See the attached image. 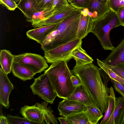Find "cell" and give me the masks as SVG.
<instances>
[{
	"label": "cell",
	"mask_w": 124,
	"mask_h": 124,
	"mask_svg": "<svg viewBox=\"0 0 124 124\" xmlns=\"http://www.w3.org/2000/svg\"><path fill=\"white\" fill-rule=\"evenodd\" d=\"M71 71L79 78L93 102L105 113L108 105L109 88L107 86L108 80L103 76L101 69L92 63Z\"/></svg>",
	"instance_id": "cell-1"
},
{
	"label": "cell",
	"mask_w": 124,
	"mask_h": 124,
	"mask_svg": "<svg viewBox=\"0 0 124 124\" xmlns=\"http://www.w3.org/2000/svg\"><path fill=\"white\" fill-rule=\"evenodd\" d=\"M81 10L77 9L58 23L41 45V49L44 52L78 38L77 33Z\"/></svg>",
	"instance_id": "cell-2"
},
{
	"label": "cell",
	"mask_w": 124,
	"mask_h": 124,
	"mask_svg": "<svg viewBox=\"0 0 124 124\" xmlns=\"http://www.w3.org/2000/svg\"><path fill=\"white\" fill-rule=\"evenodd\" d=\"M67 63L62 61L51 64L44 72L48 77L57 96L63 99H67L76 87L72 84L71 78L73 75Z\"/></svg>",
	"instance_id": "cell-3"
},
{
	"label": "cell",
	"mask_w": 124,
	"mask_h": 124,
	"mask_svg": "<svg viewBox=\"0 0 124 124\" xmlns=\"http://www.w3.org/2000/svg\"><path fill=\"white\" fill-rule=\"evenodd\" d=\"M121 26L117 13L110 11L98 20L93 22L90 32L97 38L105 50L112 51L115 48L110 41L109 33L113 29Z\"/></svg>",
	"instance_id": "cell-4"
},
{
	"label": "cell",
	"mask_w": 124,
	"mask_h": 124,
	"mask_svg": "<svg viewBox=\"0 0 124 124\" xmlns=\"http://www.w3.org/2000/svg\"><path fill=\"white\" fill-rule=\"evenodd\" d=\"M48 104L45 101L41 103L36 102L32 106L25 105L21 108L20 113L23 117L35 124H57V118L51 108L48 107Z\"/></svg>",
	"instance_id": "cell-5"
},
{
	"label": "cell",
	"mask_w": 124,
	"mask_h": 124,
	"mask_svg": "<svg viewBox=\"0 0 124 124\" xmlns=\"http://www.w3.org/2000/svg\"><path fill=\"white\" fill-rule=\"evenodd\" d=\"M82 42V39L77 38L44 52V57L47 62L49 63L52 64L62 61L67 62L72 58V52Z\"/></svg>",
	"instance_id": "cell-6"
},
{
	"label": "cell",
	"mask_w": 124,
	"mask_h": 124,
	"mask_svg": "<svg viewBox=\"0 0 124 124\" xmlns=\"http://www.w3.org/2000/svg\"><path fill=\"white\" fill-rule=\"evenodd\" d=\"M30 87L33 94L37 95L51 104L54 103V100L57 96L48 77L44 73L34 79Z\"/></svg>",
	"instance_id": "cell-7"
},
{
	"label": "cell",
	"mask_w": 124,
	"mask_h": 124,
	"mask_svg": "<svg viewBox=\"0 0 124 124\" xmlns=\"http://www.w3.org/2000/svg\"><path fill=\"white\" fill-rule=\"evenodd\" d=\"M14 61L18 62L36 74L40 73L48 67L46 59L41 55L25 53L15 55Z\"/></svg>",
	"instance_id": "cell-8"
},
{
	"label": "cell",
	"mask_w": 124,
	"mask_h": 124,
	"mask_svg": "<svg viewBox=\"0 0 124 124\" xmlns=\"http://www.w3.org/2000/svg\"><path fill=\"white\" fill-rule=\"evenodd\" d=\"M77 10L70 5L55 12L46 19L31 24L35 28L59 23L68 17Z\"/></svg>",
	"instance_id": "cell-9"
},
{
	"label": "cell",
	"mask_w": 124,
	"mask_h": 124,
	"mask_svg": "<svg viewBox=\"0 0 124 124\" xmlns=\"http://www.w3.org/2000/svg\"><path fill=\"white\" fill-rule=\"evenodd\" d=\"M8 75L0 68V103L5 108L10 106L9 98L14 86L9 79Z\"/></svg>",
	"instance_id": "cell-10"
},
{
	"label": "cell",
	"mask_w": 124,
	"mask_h": 124,
	"mask_svg": "<svg viewBox=\"0 0 124 124\" xmlns=\"http://www.w3.org/2000/svg\"><path fill=\"white\" fill-rule=\"evenodd\" d=\"M86 8L93 22L102 17L110 11L108 1L106 2L103 0H90Z\"/></svg>",
	"instance_id": "cell-11"
},
{
	"label": "cell",
	"mask_w": 124,
	"mask_h": 124,
	"mask_svg": "<svg viewBox=\"0 0 124 124\" xmlns=\"http://www.w3.org/2000/svg\"><path fill=\"white\" fill-rule=\"evenodd\" d=\"M86 106L82 103L72 100L64 99L59 102L58 109L59 114L64 116L85 111Z\"/></svg>",
	"instance_id": "cell-12"
},
{
	"label": "cell",
	"mask_w": 124,
	"mask_h": 124,
	"mask_svg": "<svg viewBox=\"0 0 124 124\" xmlns=\"http://www.w3.org/2000/svg\"><path fill=\"white\" fill-rule=\"evenodd\" d=\"M58 23L44 26L29 30L26 33L27 37L29 39L36 41L41 45Z\"/></svg>",
	"instance_id": "cell-13"
},
{
	"label": "cell",
	"mask_w": 124,
	"mask_h": 124,
	"mask_svg": "<svg viewBox=\"0 0 124 124\" xmlns=\"http://www.w3.org/2000/svg\"><path fill=\"white\" fill-rule=\"evenodd\" d=\"M93 24V22L88 14L87 8L82 10L80 20L77 33V38L82 39L90 32Z\"/></svg>",
	"instance_id": "cell-14"
},
{
	"label": "cell",
	"mask_w": 124,
	"mask_h": 124,
	"mask_svg": "<svg viewBox=\"0 0 124 124\" xmlns=\"http://www.w3.org/2000/svg\"><path fill=\"white\" fill-rule=\"evenodd\" d=\"M102 62L109 66L124 63V38L120 43Z\"/></svg>",
	"instance_id": "cell-15"
},
{
	"label": "cell",
	"mask_w": 124,
	"mask_h": 124,
	"mask_svg": "<svg viewBox=\"0 0 124 124\" xmlns=\"http://www.w3.org/2000/svg\"><path fill=\"white\" fill-rule=\"evenodd\" d=\"M82 42L72 52L71 56L75 60L76 64L73 69L79 67L93 63V60L86 51L83 49L81 45Z\"/></svg>",
	"instance_id": "cell-16"
},
{
	"label": "cell",
	"mask_w": 124,
	"mask_h": 124,
	"mask_svg": "<svg viewBox=\"0 0 124 124\" xmlns=\"http://www.w3.org/2000/svg\"><path fill=\"white\" fill-rule=\"evenodd\" d=\"M11 71L14 76L24 81L32 79L36 74L22 63L15 61L13 63Z\"/></svg>",
	"instance_id": "cell-17"
},
{
	"label": "cell",
	"mask_w": 124,
	"mask_h": 124,
	"mask_svg": "<svg viewBox=\"0 0 124 124\" xmlns=\"http://www.w3.org/2000/svg\"><path fill=\"white\" fill-rule=\"evenodd\" d=\"M67 99L77 101L86 106L93 103L82 84L76 87L73 92Z\"/></svg>",
	"instance_id": "cell-18"
},
{
	"label": "cell",
	"mask_w": 124,
	"mask_h": 124,
	"mask_svg": "<svg viewBox=\"0 0 124 124\" xmlns=\"http://www.w3.org/2000/svg\"><path fill=\"white\" fill-rule=\"evenodd\" d=\"M124 113V97L116 98L114 110L106 124H121Z\"/></svg>",
	"instance_id": "cell-19"
},
{
	"label": "cell",
	"mask_w": 124,
	"mask_h": 124,
	"mask_svg": "<svg viewBox=\"0 0 124 124\" xmlns=\"http://www.w3.org/2000/svg\"><path fill=\"white\" fill-rule=\"evenodd\" d=\"M17 8L26 18L27 22L31 19L34 13L37 11L35 8V0H20L17 4Z\"/></svg>",
	"instance_id": "cell-20"
},
{
	"label": "cell",
	"mask_w": 124,
	"mask_h": 124,
	"mask_svg": "<svg viewBox=\"0 0 124 124\" xmlns=\"http://www.w3.org/2000/svg\"><path fill=\"white\" fill-rule=\"evenodd\" d=\"M15 56L8 50L3 49L0 50V63L1 68L7 74L11 71Z\"/></svg>",
	"instance_id": "cell-21"
},
{
	"label": "cell",
	"mask_w": 124,
	"mask_h": 124,
	"mask_svg": "<svg viewBox=\"0 0 124 124\" xmlns=\"http://www.w3.org/2000/svg\"><path fill=\"white\" fill-rule=\"evenodd\" d=\"M85 111L90 124H97L98 121L103 116V114L99 108L94 103L86 106Z\"/></svg>",
	"instance_id": "cell-22"
},
{
	"label": "cell",
	"mask_w": 124,
	"mask_h": 124,
	"mask_svg": "<svg viewBox=\"0 0 124 124\" xmlns=\"http://www.w3.org/2000/svg\"><path fill=\"white\" fill-rule=\"evenodd\" d=\"M109 93L108 107L104 113L101 124H106L113 114L115 108L116 97L114 89L112 86L109 88Z\"/></svg>",
	"instance_id": "cell-23"
},
{
	"label": "cell",
	"mask_w": 124,
	"mask_h": 124,
	"mask_svg": "<svg viewBox=\"0 0 124 124\" xmlns=\"http://www.w3.org/2000/svg\"><path fill=\"white\" fill-rule=\"evenodd\" d=\"M69 124H90L85 111L64 116Z\"/></svg>",
	"instance_id": "cell-24"
},
{
	"label": "cell",
	"mask_w": 124,
	"mask_h": 124,
	"mask_svg": "<svg viewBox=\"0 0 124 124\" xmlns=\"http://www.w3.org/2000/svg\"><path fill=\"white\" fill-rule=\"evenodd\" d=\"M56 11L53 9H45L34 13L31 19L29 21L31 24L45 20L53 15Z\"/></svg>",
	"instance_id": "cell-25"
},
{
	"label": "cell",
	"mask_w": 124,
	"mask_h": 124,
	"mask_svg": "<svg viewBox=\"0 0 124 124\" xmlns=\"http://www.w3.org/2000/svg\"><path fill=\"white\" fill-rule=\"evenodd\" d=\"M97 64L104 71L111 79L124 84V79L117 75L102 61L98 59H97Z\"/></svg>",
	"instance_id": "cell-26"
},
{
	"label": "cell",
	"mask_w": 124,
	"mask_h": 124,
	"mask_svg": "<svg viewBox=\"0 0 124 124\" xmlns=\"http://www.w3.org/2000/svg\"><path fill=\"white\" fill-rule=\"evenodd\" d=\"M7 119L10 124H34L35 123L31 122L25 117L18 116H13L8 114L6 116Z\"/></svg>",
	"instance_id": "cell-27"
},
{
	"label": "cell",
	"mask_w": 124,
	"mask_h": 124,
	"mask_svg": "<svg viewBox=\"0 0 124 124\" xmlns=\"http://www.w3.org/2000/svg\"><path fill=\"white\" fill-rule=\"evenodd\" d=\"M110 10L117 13L119 9L124 7V0H108Z\"/></svg>",
	"instance_id": "cell-28"
},
{
	"label": "cell",
	"mask_w": 124,
	"mask_h": 124,
	"mask_svg": "<svg viewBox=\"0 0 124 124\" xmlns=\"http://www.w3.org/2000/svg\"><path fill=\"white\" fill-rule=\"evenodd\" d=\"M90 0H71L70 4L77 9L84 10L88 7Z\"/></svg>",
	"instance_id": "cell-29"
},
{
	"label": "cell",
	"mask_w": 124,
	"mask_h": 124,
	"mask_svg": "<svg viewBox=\"0 0 124 124\" xmlns=\"http://www.w3.org/2000/svg\"><path fill=\"white\" fill-rule=\"evenodd\" d=\"M53 0H42L36 7V10L39 11L45 9H53L52 5Z\"/></svg>",
	"instance_id": "cell-30"
},
{
	"label": "cell",
	"mask_w": 124,
	"mask_h": 124,
	"mask_svg": "<svg viewBox=\"0 0 124 124\" xmlns=\"http://www.w3.org/2000/svg\"><path fill=\"white\" fill-rule=\"evenodd\" d=\"M70 5L67 0H54L52 8L57 11Z\"/></svg>",
	"instance_id": "cell-31"
},
{
	"label": "cell",
	"mask_w": 124,
	"mask_h": 124,
	"mask_svg": "<svg viewBox=\"0 0 124 124\" xmlns=\"http://www.w3.org/2000/svg\"><path fill=\"white\" fill-rule=\"evenodd\" d=\"M0 4L2 7H5L8 10L14 11L17 8V4L11 0H0Z\"/></svg>",
	"instance_id": "cell-32"
},
{
	"label": "cell",
	"mask_w": 124,
	"mask_h": 124,
	"mask_svg": "<svg viewBox=\"0 0 124 124\" xmlns=\"http://www.w3.org/2000/svg\"><path fill=\"white\" fill-rule=\"evenodd\" d=\"M108 66L117 75L124 79V63L120 64L114 66Z\"/></svg>",
	"instance_id": "cell-33"
},
{
	"label": "cell",
	"mask_w": 124,
	"mask_h": 124,
	"mask_svg": "<svg viewBox=\"0 0 124 124\" xmlns=\"http://www.w3.org/2000/svg\"><path fill=\"white\" fill-rule=\"evenodd\" d=\"M111 81L116 90L124 97V87L122 83L112 79Z\"/></svg>",
	"instance_id": "cell-34"
},
{
	"label": "cell",
	"mask_w": 124,
	"mask_h": 124,
	"mask_svg": "<svg viewBox=\"0 0 124 124\" xmlns=\"http://www.w3.org/2000/svg\"><path fill=\"white\" fill-rule=\"evenodd\" d=\"M116 13L121 26H124V7L120 8Z\"/></svg>",
	"instance_id": "cell-35"
},
{
	"label": "cell",
	"mask_w": 124,
	"mask_h": 124,
	"mask_svg": "<svg viewBox=\"0 0 124 124\" xmlns=\"http://www.w3.org/2000/svg\"><path fill=\"white\" fill-rule=\"evenodd\" d=\"M73 86L76 87L82 84V82L78 76L73 75L71 78Z\"/></svg>",
	"instance_id": "cell-36"
},
{
	"label": "cell",
	"mask_w": 124,
	"mask_h": 124,
	"mask_svg": "<svg viewBox=\"0 0 124 124\" xmlns=\"http://www.w3.org/2000/svg\"><path fill=\"white\" fill-rule=\"evenodd\" d=\"M0 124H9L7 119L6 117L4 116L2 114L1 107L0 109Z\"/></svg>",
	"instance_id": "cell-37"
},
{
	"label": "cell",
	"mask_w": 124,
	"mask_h": 124,
	"mask_svg": "<svg viewBox=\"0 0 124 124\" xmlns=\"http://www.w3.org/2000/svg\"><path fill=\"white\" fill-rule=\"evenodd\" d=\"M57 118L60 121L61 124H69L66 118L64 116L59 117Z\"/></svg>",
	"instance_id": "cell-38"
},
{
	"label": "cell",
	"mask_w": 124,
	"mask_h": 124,
	"mask_svg": "<svg viewBox=\"0 0 124 124\" xmlns=\"http://www.w3.org/2000/svg\"><path fill=\"white\" fill-rule=\"evenodd\" d=\"M42 0H35V8L38 5Z\"/></svg>",
	"instance_id": "cell-39"
},
{
	"label": "cell",
	"mask_w": 124,
	"mask_h": 124,
	"mask_svg": "<svg viewBox=\"0 0 124 124\" xmlns=\"http://www.w3.org/2000/svg\"><path fill=\"white\" fill-rule=\"evenodd\" d=\"M121 124H124V113L123 114Z\"/></svg>",
	"instance_id": "cell-40"
},
{
	"label": "cell",
	"mask_w": 124,
	"mask_h": 124,
	"mask_svg": "<svg viewBox=\"0 0 124 124\" xmlns=\"http://www.w3.org/2000/svg\"><path fill=\"white\" fill-rule=\"evenodd\" d=\"M20 0H14V1L16 3L19 2Z\"/></svg>",
	"instance_id": "cell-41"
},
{
	"label": "cell",
	"mask_w": 124,
	"mask_h": 124,
	"mask_svg": "<svg viewBox=\"0 0 124 124\" xmlns=\"http://www.w3.org/2000/svg\"><path fill=\"white\" fill-rule=\"evenodd\" d=\"M67 0L68 1L69 3V4H70L71 0Z\"/></svg>",
	"instance_id": "cell-42"
},
{
	"label": "cell",
	"mask_w": 124,
	"mask_h": 124,
	"mask_svg": "<svg viewBox=\"0 0 124 124\" xmlns=\"http://www.w3.org/2000/svg\"><path fill=\"white\" fill-rule=\"evenodd\" d=\"M107 2L108 1V0H103Z\"/></svg>",
	"instance_id": "cell-43"
},
{
	"label": "cell",
	"mask_w": 124,
	"mask_h": 124,
	"mask_svg": "<svg viewBox=\"0 0 124 124\" xmlns=\"http://www.w3.org/2000/svg\"><path fill=\"white\" fill-rule=\"evenodd\" d=\"M124 87V84H122Z\"/></svg>",
	"instance_id": "cell-44"
},
{
	"label": "cell",
	"mask_w": 124,
	"mask_h": 124,
	"mask_svg": "<svg viewBox=\"0 0 124 124\" xmlns=\"http://www.w3.org/2000/svg\"><path fill=\"white\" fill-rule=\"evenodd\" d=\"M13 0V1H14V0Z\"/></svg>",
	"instance_id": "cell-45"
}]
</instances>
